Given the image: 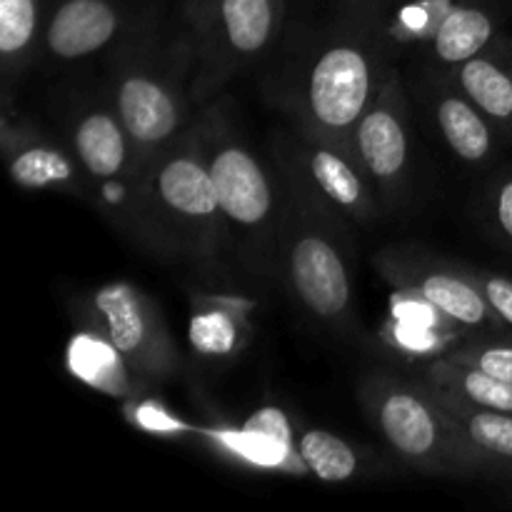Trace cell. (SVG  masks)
Returning <instances> with one entry per match:
<instances>
[{"label":"cell","mask_w":512,"mask_h":512,"mask_svg":"<svg viewBox=\"0 0 512 512\" xmlns=\"http://www.w3.org/2000/svg\"><path fill=\"white\" fill-rule=\"evenodd\" d=\"M393 280L403 285L405 293L433 308L440 318L463 328H488L493 318H498L480 290L478 278L413 263L395 270Z\"/></svg>","instance_id":"10"},{"label":"cell","mask_w":512,"mask_h":512,"mask_svg":"<svg viewBox=\"0 0 512 512\" xmlns=\"http://www.w3.org/2000/svg\"><path fill=\"white\" fill-rule=\"evenodd\" d=\"M288 278L300 303L320 320L338 323L350 313V275L340 250L325 235L303 230L290 240Z\"/></svg>","instance_id":"8"},{"label":"cell","mask_w":512,"mask_h":512,"mask_svg":"<svg viewBox=\"0 0 512 512\" xmlns=\"http://www.w3.org/2000/svg\"><path fill=\"white\" fill-rule=\"evenodd\" d=\"M285 18V0H193L190 20L220 63H243L263 53Z\"/></svg>","instance_id":"5"},{"label":"cell","mask_w":512,"mask_h":512,"mask_svg":"<svg viewBox=\"0 0 512 512\" xmlns=\"http://www.w3.org/2000/svg\"><path fill=\"white\" fill-rule=\"evenodd\" d=\"M435 395L483 465H512V413L470 408L440 393Z\"/></svg>","instance_id":"15"},{"label":"cell","mask_w":512,"mask_h":512,"mask_svg":"<svg viewBox=\"0 0 512 512\" xmlns=\"http://www.w3.org/2000/svg\"><path fill=\"white\" fill-rule=\"evenodd\" d=\"M115 0H60L45 28V43L60 60H78L98 53L120 30Z\"/></svg>","instance_id":"11"},{"label":"cell","mask_w":512,"mask_h":512,"mask_svg":"<svg viewBox=\"0 0 512 512\" xmlns=\"http://www.w3.org/2000/svg\"><path fill=\"white\" fill-rule=\"evenodd\" d=\"M373 100V65L353 43L330 45L308 75L305 108L315 128L330 140L353 135Z\"/></svg>","instance_id":"4"},{"label":"cell","mask_w":512,"mask_h":512,"mask_svg":"<svg viewBox=\"0 0 512 512\" xmlns=\"http://www.w3.org/2000/svg\"><path fill=\"white\" fill-rule=\"evenodd\" d=\"M190 340L205 355H225L235 348V323L223 310L198 313L190 323Z\"/></svg>","instance_id":"24"},{"label":"cell","mask_w":512,"mask_h":512,"mask_svg":"<svg viewBox=\"0 0 512 512\" xmlns=\"http://www.w3.org/2000/svg\"><path fill=\"white\" fill-rule=\"evenodd\" d=\"M358 160L380 188H395L408 168V128L395 85L370 100L353 130Z\"/></svg>","instance_id":"9"},{"label":"cell","mask_w":512,"mask_h":512,"mask_svg":"<svg viewBox=\"0 0 512 512\" xmlns=\"http://www.w3.org/2000/svg\"><path fill=\"white\" fill-rule=\"evenodd\" d=\"M425 383L435 393L445 395L450 400H458L463 405H470V408L512 413V383L493 378L485 370L460 363V360L450 358V355L433 360L428 365Z\"/></svg>","instance_id":"13"},{"label":"cell","mask_w":512,"mask_h":512,"mask_svg":"<svg viewBox=\"0 0 512 512\" xmlns=\"http://www.w3.org/2000/svg\"><path fill=\"white\" fill-rule=\"evenodd\" d=\"M210 175L225 225L238 233L263 235L273 220V185L248 148L233 140H215L208 153Z\"/></svg>","instance_id":"6"},{"label":"cell","mask_w":512,"mask_h":512,"mask_svg":"<svg viewBox=\"0 0 512 512\" xmlns=\"http://www.w3.org/2000/svg\"><path fill=\"white\" fill-rule=\"evenodd\" d=\"M153 163L148 200L160 228L195 253H213L225 220L203 150H170Z\"/></svg>","instance_id":"2"},{"label":"cell","mask_w":512,"mask_h":512,"mask_svg":"<svg viewBox=\"0 0 512 512\" xmlns=\"http://www.w3.org/2000/svg\"><path fill=\"white\" fill-rule=\"evenodd\" d=\"M40 0H0V53L5 63L20 58L38 35Z\"/></svg>","instance_id":"23"},{"label":"cell","mask_w":512,"mask_h":512,"mask_svg":"<svg viewBox=\"0 0 512 512\" xmlns=\"http://www.w3.org/2000/svg\"><path fill=\"white\" fill-rule=\"evenodd\" d=\"M70 363L80 378L90 380L98 388L110 390V393L125 388L123 373L128 370V365L115 353L113 345L105 343V340L95 343V340L78 338L70 350Z\"/></svg>","instance_id":"22"},{"label":"cell","mask_w":512,"mask_h":512,"mask_svg":"<svg viewBox=\"0 0 512 512\" xmlns=\"http://www.w3.org/2000/svg\"><path fill=\"white\" fill-rule=\"evenodd\" d=\"M115 113L135 160H155L183 125V103L173 85L148 70H133L115 90Z\"/></svg>","instance_id":"7"},{"label":"cell","mask_w":512,"mask_h":512,"mask_svg":"<svg viewBox=\"0 0 512 512\" xmlns=\"http://www.w3.org/2000/svg\"><path fill=\"white\" fill-rule=\"evenodd\" d=\"M478 285L498 320L512 328V280L500 278V275H483V278H478Z\"/></svg>","instance_id":"26"},{"label":"cell","mask_w":512,"mask_h":512,"mask_svg":"<svg viewBox=\"0 0 512 512\" xmlns=\"http://www.w3.org/2000/svg\"><path fill=\"white\" fill-rule=\"evenodd\" d=\"M305 170L315 193L323 195L333 208L345 210L355 218H368L373 213V200L365 190L363 178L350 165V160L333 145H313L305 150Z\"/></svg>","instance_id":"14"},{"label":"cell","mask_w":512,"mask_h":512,"mask_svg":"<svg viewBox=\"0 0 512 512\" xmlns=\"http://www.w3.org/2000/svg\"><path fill=\"white\" fill-rule=\"evenodd\" d=\"M10 178L25 190H43L50 185H63L73 178V165L50 145H28L10 155Z\"/></svg>","instance_id":"21"},{"label":"cell","mask_w":512,"mask_h":512,"mask_svg":"<svg viewBox=\"0 0 512 512\" xmlns=\"http://www.w3.org/2000/svg\"><path fill=\"white\" fill-rule=\"evenodd\" d=\"M73 145L80 163L95 180L123 178L130 158H135L118 113L103 108L90 110L75 123Z\"/></svg>","instance_id":"12"},{"label":"cell","mask_w":512,"mask_h":512,"mask_svg":"<svg viewBox=\"0 0 512 512\" xmlns=\"http://www.w3.org/2000/svg\"><path fill=\"white\" fill-rule=\"evenodd\" d=\"M93 318L133 375L163 378L175 368L178 358L160 313L133 285L110 283L95 290Z\"/></svg>","instance_id":"3"},{"label":"cell","mask_w":512,"mask_h":512,"mask_svg":"<svg viewBox=\"0 0 512 512\" xmlns=\"http://www.w3.org/2000/svg\"><path fill=\"white\" fill-rule=\"evenodd\" d=\"M298 455L305 468L325 483H343L358 473V455L328 430H305L298 440Z\"/></svg>","instance_id":"20"},{"label":"cell","mask_w":512,"mask_h":512,"mask_svg":"<svg viewBox=\"0 0 512 512\" xmlns=\"http://www.w3.org/2000/svg\"><path fill=\"white\" fill-rule=\"evenodd\" d=\"M495 215H498V225L503 228L505 238L512 243V175L500 183L495 193Z\"/></svg>","instance_id":"27"},{"label":"cell","mask_w":512,"mask_h":512,"mask_svg":"<svg viewBox=\"0 0 512 512\" xmlns=\"http://www.w3.org/2000/svg\"><path fill=\"white\" fill-rule=\"evenodd\" d=\"M460 88L488 118L498 123L512 120V75L488 58H470L460 65Z\"/></svg>","instance_id":"18"},{"label":"cell","mask_w":512,"mask_h":512,"mask_svg":"<svg viewBox=\"0 0 512 512\" xmlns=\"http://www.w3.org/2000/svg\"><path fill=\"white\" fill-rule=\"evenodd\" d=\"M440 133L455 155L465 163H480L490 155L493 135H490L488 115L465 95H443L435 105Z\"/></svg>","instance_id":"16"},{"label":"cell","mask_w":512,"mask_h":512,"mask_svg":"<svg viewBox=\"0 0 512 512\" xmlns=\"http://www.w3.org/2000/svg\"><path fill=\"white\" fill-rule=\"evenodd\" d=\"M460 363L475 365L493 378L512 383V345H470L450 353Z\"/></svg>","instance_id":"25"},{"label":"cell","mask_w":512,"mask_h":512,"mask_svg":"<svg viewBox=\"0 0 512 512\" xmlns=\"http://www.w3.org/2000/svg\"><path fill=\"white\" fill-rule=\"evenodd\" d=\"M363 398L383 438L408 463L428 470L483 465L430 388H415L393 378H373L365 385Z\"/></svg>","instance_id":"1"},{"label":"cell","mask_w":512,"mask_h":512,"mask_svg":"<svg viewBox=\"0 0 512 512\" xmlns=\"http://www.w3.org/2000/svg\"><path fill=\"white\" fill-rule=\"evenodd\" d=\"M493 33V18L483 8L450 5L433 30L435 55L450 65H463L483 53Z\"/></svg>","instance_id":"17"},{"label":"cell","mask_w":512,"mask_h":512,"mask_svg":"<svg viewBox=\"0 0 512 512\" xmlns=\"http://www.w3.org/2000/svg\"><path fill=\"white\" fill-rule=\"evenodd\" d=\"M290 423L280 408L255 410L240 433V450L245 458L260 465H280L290 455Z\"/></svg>","instance_id":"19"}]
</instances>
